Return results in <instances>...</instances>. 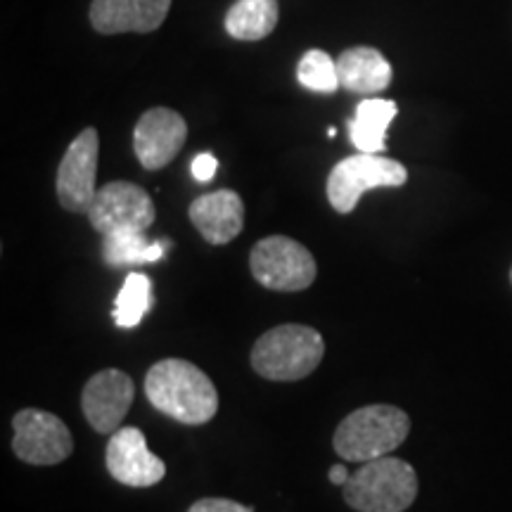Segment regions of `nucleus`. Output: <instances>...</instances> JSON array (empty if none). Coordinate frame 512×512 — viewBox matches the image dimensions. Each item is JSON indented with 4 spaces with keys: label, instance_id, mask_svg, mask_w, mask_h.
<instances>
[{
    "label": "nucleus",
    "instance_id": "nucleus-1",
    "mask_svg": "<svg viewBox=\"0 0 512 512\" xmlns=\"http://www.w3.org/2000/svg\"><path fill=\"white\" fill-rule=\"evenodd\" d=\"M145 396L152 408L181 425H207L219 413L214 382L183 358H164L147 370Z\"/></svg>",
    "mask_w": 512,
    "mask_h": 512
},
{
    "label": "nucleus",
    "instance_id": "nucleus-2",
    "mask_svg": "<svg viewBox=\"0 0 512 512\" xmlns=\"http://www.w3.org/2000/svg\"><path fill=\"white\" fill-rule=\"evenodd\" d=\"M411 434V418L401 408L389 403L363 406L339 422L332 446L337 456L351 463L392 456Z\"/></svg>",
    "mask_w": 512,
    "mask_h": 512
},
{
    "label": "nucleus",
    "instance_id": "nucleus-3",
    "mask_svg": "<svg viewBox=\"0 0 512 512\" xmlns=\"http://www.w3.org/2000/svg\"><path fill=\"white\" fill-rule=\"evenodd\" d=\"M325 356V339L316 328L285 323L256 339L252 368L271 382H297L309 377Z\"/></svg>",
    "mask_w": 512,
    "mask_h": 512
},
{
    "label": "nucleus",
    "instance_id": "nucleus-4",
    "mask_svg": "<svg viewBox=\"0 0 512 512\" xmlns=\"http://www.w3.org/2000/svg\"><path fill=\"white\" fill-rule=\"evenodd\" d=\"M342 489L358 512H406L418 498V475L406 460L384 456L363 463Z\"/></svg>",
    "mask_w": 512,
    "mask_h": 512
},
{
    "label": "nucleus",
    "instance_id": "nucleus-5",
    "mask_svg": "<svg viewBox=\"0 0 512 512\" xmlns=\"http://www.w3.org/2000/svg\"><path fill=\"white\" fill-rule=\"evenodd\" d=\"M249 271L266 290L302 292L309 290L318 275L313 254L302 242L287 235H268L252 247Z\"/></svg>",
    "mask_w": 512,
    "mask_h": 512
},
{
    "label": "nucleus",
    "instance_id": "nucleus-6",
    "mask_svg": "<svg viewBox=\"0 0 512 512\" xmlns=\"http://www.w3.org/2000/svg\"><path fill=\"white\" fill-rule=\"evenodd\" d=\"M406 181L408 171L401 162L358 152V155L332 166L328 176V200L339 214H351L368 190L401 188Z\"/></svg>",
    "mask_w": 512,
    "mask_h": 512
},
{
    "label": "nucleus",
    "instance_id": "nucleus-7",
    "mask_svg": "<svg viewBox=\"0 0 512 512\" xmlns=\"http://www.w3.org/2000/svg\"><path fill=\"white\" fill-rule=\"evenodd\" d=\"M86 214L102 238L112 233H145L157 219L155 202L147 190L128 181H112L98 188Z\"/></svg>",
    "mask_w": 512,
    "mask_h": 512
},
{
    "label": "nucleus",
    "instance_id": "nucleus-8",
    "mask_svg": "<svg viewBox=\"0 0 512 512\" xmlns=\"http://www.w3.org/2000/svg\"><path fill=\"white\" fill-rule=\"evenodd\" d=\"M12 451L27 465H57L74 451L69 427L48 411L24 408L12 418Z\"/></svg>",
    "mask_w": 512,
    "mask_h": 512
},
{
    "label": "nucleus",
    "instance_id": "nucleus-9",
    "mask_svg": "<svg viewBox=\"0 0 512 512\" xmlns=\"http://www.w3.org/2000/svg\"><path fill=\"white\" fill-rule=\"evenodd\" d=\"M100 136L95 128H83L64 152L60 169H57V200L62 209L72 214H86L98 195L95 178H98Z\"/></svg>",
    "mask_w": 512,
    "mask_h": 512
},
{
    "label": "nucleus",
    "instance_id": "nucleus-10",
    "mask_svg": "<svg viewBox=\"0 0 512 512\" xmlns=\"http://www.w3.org/2000/svg\"><path fill=\"white\" fill-rule=\"evenodd\" d=\"M136 399V384L119 368L95 373L81 394V411L88 425L100 434H114Z\"/></svg>",
    "mask_w": 512,
    "mask_h": 512
},
{
    "label": "nucleus",
    "instance_id": "nucleus-11",
    "mask_svg": "<svg viewBox=\"0 0 512 512\" xmlns=\"http://www.w3.org/2000/svg\"><path fill=\"white\" fill-rule=\"evenodd\" d=\"M107 472L117 479L119 484L133 486V489H147L164 479L166 465L164 460L150 453L145 434L138 427H119L110 434L105 451Z\"/></svg>",
    "mask_w": 512,
    "mask_h": 512
},
{
    "label": "nucleus",
    "instance_id": "nucleus-12",
    "mask_svg": "<svg viewBox=\"0 0 512 512\" xmlns=\"http://www.w3.org/2000/svg\"><path fill=\"white\" fill-rule=\"evenodd\" d=\"M188 138V124L169 107H152L138 119L133 131V150L147 171H159L176 159Z\"/></svg>",
    "mask_w": 512,
    "mask_h": 512
},
{
    "label": "nucleus",
    "instance_id": "nucleus-13",
    "mask_svg": "<svg viewBox=\"0 0 512 512\" xmlns=\"http://www.w3.org/2000/svg\"><path fill=\"white\" fill-rule=\"evenodd\" d=\"M171 0H93L91 24L98 34H150L164 24Z\"/></svg>",
    "mask_w": 512,
    "mask_h": 512
},
{
    "label": "nucleus",
    "instance_id": "nucleus-14",
    "mask_svg": "<svg viewBox=\"0 0 512 512\" xmlns=\"http://www.w3.org/2000/svg\"><path fill=\"white\" fill-rule=\"evenodd\" d=\"M192 226L209 245H228L245 228V204L235 190H214L200 195L190 204Z\"/></svg>",
    "mask_w": 512,
    "mask_h": 512
},
{
    "label": "nucleus",
    "instance_id": "nucleus-15",
    "mask_svg": "<svg viewBox=\"0 0 512 512\" xmlns=\"http://www.w3.org/2000/svg\"><path fill=\"white\" fill-rule=\"evenodd\" d=\"M337 72L342 88L358 95H377L387 91L394 69L377 48L356 46L337 57Z\"/></svg>",
    "mask_w": 512,
    "mask_h": 512
},
{
    "label": "nucleus",
    "instance_id": "nucleus-16",
    "mask_svg": "<svg viewBox=\"0 0 512 512\" xmlns=\"http://www.w3.org/2000/svg\"><path fill=\"white\" fill-rule=\"evenodd\" d=\"M399 114L394 100L366 98L358 102L354 119H349V140L358 152L380 155L387 147V128Z\"/></svg>",
    "mask_w": 512,
    "mask_h": 512
},
{
    "label": "nucleus",
    "instance_id": "nucleus-17",
    "mask_svg": "<svg viewBox=\"0 0 512 512\" xmlns=\"http://www.w3.org/2000/svg\"><path fill=\"white\" fill-rule=\"evenodd\" d=\"M278 0H235L226 12L223 27L238 41H261L278 27Z\"/></svg>",
    "mask_w": 512,
    "mask_h": 512
},
{
    "label": "nucleus",
    "instance_id": "nucleus-18",
    "mask_svg": "<svg viewBox=\"0 0 512 512\" xmlns=\"http://www.w3.org/2000/svg\"><path fill=\"white\" fill-rule=\"evenodd\" d=\"M171 242H147L145 233H112L102 238V261L110 268L155 264L164 259Z\"/></svg>",
    "mask_w": 512,
    "mask_h": 512
},
{
    "label": "nucleus",
    "instance_id": "nucleus-19",
    "mask_svg": "<svg viewBox=\"0 0 512 512\" xmlns=\"http://www.w3.org/2000/svg\"><path fill=\"white\" fill-rule=\"evenodd\" d=\"M155 297H152V280L145 273H128L124 285L114 299L112 318L117 328L131 330L143 323V318L150 313Z\"/></svg>",
    "mask_w": 512,
    "mask_h": 512
},
{
    "label": "nucleus",
    "instance_id": "nucleus-20",
    "mask_svg": "<svg viewBox=\"0 0 512 512\" xmlns=\"http://www.w3.org/2000/svg\"><path fill=\"white\" fill-rule=\"evenodd\" d=\"M297 81L302 83L306 91L320 95H332L337 93V88H342L337 60H332L325 50H309V53H304L297 64Z\"/></svg>",
    "mask_w": 512,
    "mask_h": 512
},
{
    "label": "nucleus",
    "instance_id": "nucleus-21",
    "mask_svg": "<svg viewBox=\"0 0 512 512\" xmlns=\"http://www.w3.org/2000/svg\"><path fill=\"white\" fill-rule=\"evenodd\" d=\"M188 512H254V508L230 501V498H200L190 505Z\"/></svg>",
    "mask_w": 512,
    "mask_h": 512
},
{
    "label": "nucleus",
    "instance_id": "nucleus-22",
    "mask_svg": "<svg viewBox=\"0 0 512 512\" xmlns=\"http://www.w3.org/2000/svg\"><path fill=\"white\" fill-rule=\"evenodd\" d=\"M192 178L200 183H209L211 178H214L216 169H219V159L214 155H209V152H202V155H197L192 159Z\"/></svg>",
    "mask_w": 512,
    "mask_h": 512
},
{
    "label": "nucleus",
    "instance_id": "nucleus-23",
    "mask_svg": "<svg viewBox=\"0 0 512 512\" xmlns=\"http://www.w3.org/2000/svg\"><path fill=\"white\" fill-rule=\"evenodd\" d=\"M330 482L332 484H337V486H344V484H347L349 482V470H347V465H344V463H339V465H332L330 467Z\"/></svg>",
    "mask_w": 512,
    "mask_h": 512
},
{
    "label": "nucleus",
    "instance_id": "nucleus-24",
    "mask_svg": "<svg viewBox=\"0 0 512 512\" xmlns=\"http://www.w3.org/2000/svg\"><path fill=\"white\" fill-rule=\"evenodd\" d=\"M335 136H337V128L330 126V128H328V138H335Z\"/></svg>",
    "mask_w": 512,
    "mask_h": 512
},
{
    "label": "nucleus",
    "instance_id": "nucleus-25",
    "mask_svg": "<svg viewBox=\"0 0 512 512\" xmlns=\"http://www.w3.org/2000/svg\"><path fill=\"white\" fill-rule=\"evenodd\" d=\"M510 283H512V268H510Z\"/></svg>",
    "mask_w": 512,
    "mask_h": 512
}]
</instances>
